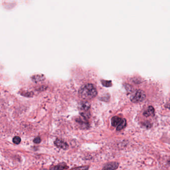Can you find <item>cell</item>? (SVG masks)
I'll use <instances>...</instances> for the list:
<instances>
[{"instance_id": "obj_1", "label": "cell", "mask_w": 170, "mask_h": 170, "mask_svg": "<svg viewBox=\"0 0 170 170\" xmlns=\"http://www.w3.org/2000/svg\"><path fill=\"white\" fill-rule=\"evenodd\" d=\"M78 93L80 96L85 100L93 98L97 94L96 89L95 86L90 83L83 85L79 89Z\"/></svg>"}, {"instance_id": "obj_2", "label": "cell", "mask_w": 170, "mask_h": 170, "mask_svg": "<svg viewBox=\"0 0 170 170\" xmlns=\"http://www.w3.org/2000/svg\"><path fill=\"white\" fill-rule=\"evenodd\" d=\"M146 97V94L143 91L141 90H135L131 94V100L134 103H139L143 101Z\"/></svg>"}, {"instance_id": "obj_3", "label": "cell", "mask_w": 170, "mask_h": 170, "mask_svg": "<svg viewBox=\"0 0 170 170\" xmlns=\"http://www.w3.org/2000/svg\"><path fill=\"white\" fill-rule=\"evenodd\" d=\"M119 167V164L117 162H110L105 164L102 170H115L117 169Z\"/></svg>"}, {"instance_id": "obj_4", "label": "cell", "mask_w": 170, "mask_h": 170, "mask_svg": "<svg viewBox=\"0 0 170 170\" xmlns=\"http://www.w3.org/2000/svg\"><path fill=\"white\" fill-rule=\"evenodd\" d=\"M54 143L57 147L62 149L66 150L68 148V143L62 140L58 139L55 140Z\"/></svg>"}, {"instance_id": "obj_5", "label": "cell", "mask_w": 170, "mask_h": 170, "mask_svg": "<svg viewBox=\"0 0 170 170\" xmlns=\"http://www.w3.org/2000/svg\"><path fill=\"white\" fill-rule=\"evenodd\" d=\"M79 109L82 111H87L90 108V104L87 101H83L79 104Z\"/></svg>"}, {"instance_id": "obj_6", "label": "cell", "mask_w": 170, "mask_h": 170, "mask_svg": "<svg viewBox=\"0 0 170 170\" xmlns=\"http://www.w3.org/2000/svg\"><path fill=\"white\" fill-rule=\"evenodd\" d=\"M122 120H123V119H122L121 118L118 117V116L113 117L111 118V124L113 127H117L121 123V122L122 121Z\"/></svg>"}, {"instance_id": "obj_7", "label": "cell", "mask_w": 170, "mask_h": 170, "mask_svg": "<svg viewBox=\"0 0 170 170\" xmlns=\"http://www.w3.org/2000/svg\"><path fill=\"white\" fill-rule=\"evenodd\" d=\"M154 112H155V110L154 108L152 106H149L147 110L144 112L143 115L146 117L153 116L154 115Z\"/></svg>"}, {"instance_id": "obj_8", "label": "cell", "mask_w": 170, "mask_h": 170, "mask_svg": "<svg viewBox=\"0 0 170 170\" xmlns=\"http://www.w3.org/2000/svg\"><path fill=\"white\" fill-rule=\"evenodd\" d=\"M66 168V165H64L63 164H60L57 166L52 167L50 170H64Z\"/></svg>"}, {"instance_id": "obj_9", "label": "cell", "mask_w": 170, "mask_h": 170, "mask_svg": "<svg viewBox=\"0 0 170 170\" xmlns=\"http://www.w3.org/2000/svg\"><path fill=\"white\" fill-rule=\"evenodd\" d=\"M126 124H127V123H126V119H123L121 123L117 127V129H117V131H120L121 130L124 129L126 127Z\"/></svg>"}, {"instance_id": "obj_10", "label": "cell", "mask_w": 170, "mask_h": 170, "mask_svg": "<svg viewBox=\"0 0 170 170\" xmlns=\"http://www.w3.org/2000/svg\"><path fill=\"white\" fill-rule=\"evenodd\" d=\"M89 167L88 166H80L74 168L72 170H88Z\"/></svg>"}, {"instance_id": "obj_11", "label": "cell", "mask_w": 170, "mask_h": 170, "mask_svg": "<svg viewBox=\"0 0 170 170\" xmlns=\"http://www.w3.org/2000/svg\"><path fill=\"white\" fill-rule=\"evenodd\" d=\"M12 141L14 142V143L16 144H19L21 143V138L19 136H15L13 138Z\"/></svg>"}, {"instance_id": "obj_12", "label": "cell", "mask_w": 170, "mask_h": 170, "mask_svg": "<svg viewBox=\"0 0 170 170\" xmlns=\"http://www.w3.org/2000/svg\"><path fill=\"white\" fill-rule=\"evenodd\" d=\"M101 82L104 86L106 87H109L111 85V82L110 81H105V80H102Z\"/></svg>"}, {"instance_id": "obj_13", "label": "cell", "mask_w": 170, "mask_h": 170, "mask_svg": "<svg viewBox=\"0 0 170 170\" xmlns=\"http://www.w3.org/2000/svg\"><path fill=\"white\" fill-rule=\"evenodd\" d=\"M41 138L39 137H37L36 138H35L34 140H33V142L35 143L36 144H39L41 142Z\"/></svg>"}]
</instances>
